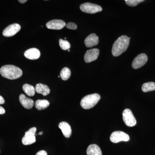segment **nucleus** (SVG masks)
Masks as SVG:
<instances>
[{"mask_svg": "<svg viewBox=\"0 0 155 155\" xmlns=\"http://www.w3.org/2000/svg\"><path fill=\"white\" fill-rule=\"evenodd\" d=\"M130 39L126 35H122L114 43L112 53L114 57H118L127 50L129 46Z\"/></svg>", "mask_w": 155, "mask_h": 155, "instance_id": "obj_1", "label": "nucleus"}, {"mask_svg": "<svg viewBox=\"0 0 155 155\" xmlns=\"http://www.w3.org/2000/svg\"><path fill=\"white\" fill-rule=\"evenodd\" d=\"M0 73L3 77L11 80L19 78L22 75L20 68L11 65H5L1 67Z\"/></svg>", "mask_w": 155, "mask_h": 155, "instance_id": "obj_2", "label": "nucleus"}, {"mask_svg": "<svg viewBox=\"0 0 155 155\" xmlns=\"http://www.w3.org/2000/svg\"><path fill=\"white\" fill-rule=\"evenodd\" d=\"M100 99L101 96L98 94L87 95L81 99L80 105L85 110L91 109L97 104Z\"/></svg>", "mask_w": 155, "mask_h": 155, "instance_id": "obj_3", "label": "nucleus"}, {"mask_svg": "<svg viewBox=\"0 0 155 155\" xmlns=\"http://www.w3.org/2000/svg\"><path fill=\"white\" fill-rule=\"evenodd\" d=\"M36 130V127H31L25 132V135L22 139V144L24 145H28L35 142L36 139L35 135Z\"/></svg>", "mask_w": 155, "mask_h": 155, "instance_id": "obj_4", "label": "nucleus"}, {"mask_svg": "<svg viewBox=\"0 0 155 155\" xmlns=\"http://www.w3.org/2000/svg\"><path fill=\"white\" fill-rule=\"evenodd\" d=\"M80 10L88 14H95L102 11V8L98 5L90 3H85L81 5Z\"/></svg>", "mask_w": 155, "mask_h": 155, "instance_id": "obj_5", "label": "nucleus"}, {"mask_svg": "<svg viewBox=\"0 0 155 155\" xmlns=\"http://www.w3.org/2000/svg\"><path fill=\"white\" fill-rule=\"evenodd\" d=\"M122 117L124 123L128 127H133L136 125V120L130 109H126L123 111Z\"/></svg>", "mask_w": 155, "mask_h": 155, "instance_id": "obj_6", "label": "nucleus"}, {"mask_svg": "<svg viewBox=\"0 0 155 155\" xmlns=\"http://www.w3.org/2000/svg\"><path fill=\"white\" fill-rule=\"evenodd\" d=\"M130 137L127 134L122 131H116L113 132L110 137V140L114 143L120 141H128Z\"/></svg>", "mask_w": 155, "mask_h": 155, "instance_id": "obj_7", "label": "nucleus"}, {"mask_svg": "<svg viewBox=\"0 0 155 155\" xmlns=\"http://www.w3.org/2000/svg\"><path fill=\"white\" fill-rule=\"evenodd\" d=\"M148 61V57L146 54H140L137 56L132 62V67L134 69H137L144 66Z\"/></svg>", "mask_w": 155, "mask_h": 155, "instance_id": "obj_8", "label": "nucleus"}, {"mask_svg": "<svg viewBox=\"0 0 155 155\" xmlns=\"http://www.w3.org/2000/svg\"><path fill=\"white\" fill-rule=\"evenodd\" d=\"M21 29V26L17 23H14L8 25L3 31L2 34L4 36L11 37L14 36Z\"/></svg>", "mask_w": 155, "mask_h": 155, "instance_id": "obj_9", "label": "nucleus"}, {"mask_svg": "<svg viewBox=\"0 0 155 155\" xmlns=\"http://www.w3.org/2000/svg\"><path fill=\"white\" fill-rule=\"evenodd\" d=\"M99 53L98 49L94 48L87 50L84 55V61L87 63H88L95 61L97 59Z\"/></svg>", "mask_w": 155, "mask_h": 155, "instance_id": "obj_10", "label": "nucleus"}, {"mask_svg": "<svg viewBox=\"0 0 155 155\" xmlns=\"http://www.w3.org/2000/svg\"><path fill=\"white\" fill-rule=\"evenodd\" d=\"M66 25V23L63 20L54 19L48 22L46 24V27L50 29L60 30L64 28Z\"/></svg>", "mask_w": 155, "mask_h": 155, "instance_id": "obj_11", "label": "nucleus"}, {"mask_svg": "<svg viewBox=\"0 0 155 155\" xmlns=\"http://www.w3.org/2000/svg\"><path fill=\"white\" fill-rule=\"evenodd\" d=\"M98 43V37L94 33L90 35L84 40V44L87 48H91L97 45Z\"/></svg>", "mask_w": 155, "mask_h": 155, "instance_id": "obj_12", "label": "nucleus"}, {"mask_svg": "<svg viewBox=\"0 0 155 155\" xmlns=\"http://www.w3.org/2000/svg\"><path fill=\"white\" fill-rule=\"evenodd\" d=\"M41 53L38 49L32 48L26 50L24 53V56L25 58L29 60H37L40 58Z\"/></svg>", "mask_w": 155, "mask_h": 155, "instance_id": "obj_13", "label": "nucleus"}, {"mask_svg": "<svg viewBox=\"0 0 155 155\" xmlns=\"http://www.w3.org/2000/svg\"><path fill=\"white\" fill-rule=\"evenodd\" d=\"M19 100L20 104L25 109H30L33 107L34 102L33 100L27 97L24 94L19 95Z\"/></svg>", "mask_w": 155, "mask_h": 155, "instance_id": "obj_14", "label": "nucleus"}, {"mask_svg": "<svg viewBox=\"0 0 155 155\" xmlns=\"http://www.w3.org/2000/svg\"><path fill=\"white\" fill-rule=\"evenodd\" d=\"M59 127L61 129L64 136L69 138L72 134L71 126L67 122H62L59 124Z\"/></svg>", "mask_w": 155, "mask_h": 155, "instance_id": "obj_15", "label": "nucleus"}, {"mask_svg": "<svg viewBox=\"0 0 155 155\" xmlns=\"http://www.w3.org/2000/svg\"><path fill=\"white\" fill-rule=\"evenodd\" d=\"M35 90L37 93L40 94L44 96L47 95L49 94L50 93V89L48 87L41 83L36 84Z\"/></svg>", "mask_w": 155, "mask_h": 155, "instance_id": "obj_16", "label": "nucleus"}, {"mask_svg": "<svg viewBox=\"0 0 155 155\" xmlns=\"http://www.w3.org/2000/svg\"><path fill=\"white\" fill-rule=\"evenodd\" d=\"M87 155H102L99 147L94 144L89 146L87 150Z\"/></svg>", "mask_w": 155, "mask_h": 155, "instance_id": "obj_17", "label": "nucleus"}, {"mask_svg": "<svg viewBox=\"0 0 155 155\" xmlns=\"http://www.w3.org/2000/svg\"><path fill=\"white\" fill-rule=\"evenodd\" d=\"M49 105V102L46 100H38L35 103V107L39 110L45 109Z\"/></svg>", "mask_w": 155, "mask_h": 155, "instance_id": "obj_18", "label": "nucleus"}, {"mask_svg": "<svg viewBox=\"0 0 155 155\" xmlns=\"http://www.w3.org/2000/svg\"><path fill=\"white\" fill-rule=\"evenodd\" d=\"M23 90L28 96L31 97L35 94V88L32 85L25 84L22 87Z\"/></svg>", "mask_w": 155, "mask_h": 155, "instance_id": "obj_19", "label": "nucleus"}, {"mask_svg": "<svg viewBox=\"0 0 155 155\" xmlns=\"http://www.w3.org/2000/svg\"><path fill=\"white\" fill-rule=\"evenodd\" d=\"M142 90L144 92H147L155 90V82H149L143 84L142 86Z\"/></svg>", "mask_w": 155, "mask_h": 155, "instance_id": "obj_20", "label": "nucleus"}, {"mask_svg": "<svg viewBox=\"0 0 155 155\" xmlns=\"http://www.w3.org/2000/svg\"><path fill=\"white\" fill-rule=\"evenodd\" d=\"M71 75V71L69 68L64 67L62 69L60 73V76L63 80H68Z\"/></svg>", "mask_w": 155, "mask_h": 155, "instance_id": "obj_21", "label": "nucleus"}, {"mask_svg": "<svg viewBox=\"0 0 155 155\" xmlns=\"http://www.w3.org/2000/svg\"><path fill=\"white\" fill-rule=\"evenodd\" d=\"M59 45L61 49L64 50H69L70 48V43L66 40L60 39L59 40Z\"/></svg>", "mask_w": 155, "mask_h": 155, "instance_id": "obj_22", "label": "nucleus"}, {"mask_svg": "<svg viewBox=\"0 0 155 155\" xmlns=\"http://www.w3.org/2000/svg\"><path fill=\"white\" fill-rule=\"evenodd\" d=\"M143 0H125V2L127 5L134 7L137 5L139 3L144 2Z\"/></svg>", "mask_w": 155, "mask_h": 155, "instance_id": "obj_23", "label": "nucleus"}, {"mask_svg": "<svg viewBox=\"0 0 155 155\" xmlns=\"http://www.w3.org/2000/svg\"><path fill=\"white\" fill-rule=\"evenodd\" d=\"M66 26L67 28H69V29H73V30H75L77 28L76 24L73 22H69V23H67Z\"/></svg>", "mask_w": 155, "mask_h": 155, "instance_id": "obj_24", "label": "nucleus"}, {"mask_svg": "<svg viewBox=\"0 0 155 155\" xmlns=\"http://www.w3.org/2000/svg\"><path fill=\"white\" fill-rule=\"evenodd\" d=\"M36 155H48L47 153L45 150H40L37 153Z\"/></svg>", "mask_w": 155, "mask_h": 155, "instance_id": "obj_25", "label": "nucleus"}, {"mask_svg": "<svg viewBox=\"0 0 155 155\" xmlns=\"http://www.w3.org/2000/svg\"><path fill=\"white\" fill-rule=\"evenodd\" d=\"M5 109L0 106V115L5 114Z\"/></svg>", "mask_w": 155, "mask_h": 155, "instance_id": "obj_26", "label": "nucleus"}, {"mask_svg": "<svg viewBox=\"0 0 155 155\" xmlns=\"http://www.w3.org/2000/svg\"><path fill=\"white\" fill-rule=\"evenodd\" d=\"M5 102V99L2 96L0 95V104H3Z\"/></svg>", "mask_w": 155, "mask_h": 155, "instance_id": "obj_27", "label": "nucleus"}, {"mask_svg": "<svg viewBox=\"0 0 155 155\" xmlns=\"http://www.w3.org/2000/svg\"><path fill=\"white\" fill-rule=\"evenodd\" d=\"M19 2L23 4V3L26 2H27V1H26V0H19Z\"/></svg>", "mask_w": 155, "mask_h": 155, "instance_id": "obj_28", "label": "nucleus"}, {"mask_svg": "<svg viewBox=\"0 0 155 155\" xmlns=\"http://www.w3.org/2000/svg\"><path fill=\"white\" fill-rule=\"evenodd\" d=\"M43 134V132L42 131H41V132H40L38 134L39 135H42V134Z\"/></svg>", "mask_w": 155, "mask_h": 155, "instance_id": "obj_29", "label": "nucleus"}]
</instances>
